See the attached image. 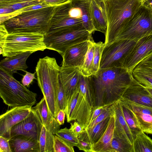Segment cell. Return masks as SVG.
<instances>
[{
  "label": "cell",
  "mask_w": 152,
  "mask_h": 152,
  "mask_svg": "<svg viewBox=\"0 0 152 152\" xmlns=\"http://www.w3.org/2000/svg\"><path fill=\"white\" fill-rule=\"evenodd\" d=\"M79 92V85L72 95L66 98L65 111L67 121L68 123L72 121V115L76 104Z\"/></svg>",
  "instance_id": "obj_34"
},
{
  "label": "cell",
  "mask_w": 152,
  "mask_h": 152,
  "mask_svg": "<svg viewBox=\"0 0 152 152\" xmlns=\"http://www.w3.org/2000/svg\"><path fill=\"white\" fill-rule=\"evenodd\" d=\"M45 35L40 33L15 32L9 33L0 53L3 57H11L23 53H33L47 49Z\"/></svg>",
  "instance_id": "obj_6"
},
{
  "label": "cell",
  "mask_w": 152,
  "mask_h": 152,
  "mask_svg": "<svg viewBox=\"0 0 152 152\" xmlns=\"http://www.w3.org/2000/svg\"><path fill=\"white\" fill-rule=\"evenodd\" d=\"M100 2H102L104 0H98Z\"/></svg>",
  "instance_id": "obj_53"
},
{
  "label": "cell",
  "mask_w": 152,
  "mask_h": 152,
  "mask_svg": "<svg viewBox=\"0 0 152 152\" xmlns=\"http://www.w3.org/2000/svg\"><path fill=\"white\" fill-rule=\"evenodd\" d=\"M54 152H74L73 147L70 146L56 134L54 135Z\"/></svg>",
  "instance_id": "obj_38"
},
{
  "label": "cell",
  "mask_w": 152,
  "mask_h": 152,
  "mask_svg": "<svg viewBox=\"0 0 152 152\" xmlns=\"http://www.w3.org/2000/svg\"><path fill=\"white\" fill-rule=\"evenodd\" d=\"M71 0L55 7L46 34L75 28H84L82 18L71 17L69 10L72 7Z\"/></svg>",
  "instance_id": "obj_11"
},
{
  "label": "cell",
  "mask_w": 152,
  "mask_h": 152,
  "mask_svg": "<svg viewBox=\"0 0 152 152\" xmlns=\"http://www.w3.org/2000/svg\"><path fill=\"white\" fill-rule=\"evenodd\" d=\"M91 0H71L73 6L78 7L82 10V19L84 27L90 34L96 31L91 19L90 6Z\"/></svg>",
  "instance_id": "obj_28"
},
{
  "label": "cell",
  "mask_w": 152,
  "mask_h": 152,
  "mask_svg": "<svg viewBox=\"0 0 152 152\" xmlns=\"http://www.w3.org/2000/svg\"><path fill=\"white\" fill-rule=\"evenodd\" d=\"M88 40L74 45L68 48L62 56L63 66H72L80 69L88 49Z\"/></svg>",
  "instance_id": "obj_16"
},
{
  "label": "cell",
  "mask_w": 152,
  "mask_h": 152,
  "mask_svg": "<svg viewBox=\"0 0 152 152\" xmlns=\"http://www.w3.org/2000/svg\"><path fill=\"white\" fill-rule=\"evenodd\" d=\"M144 4L152 9V0H144Z\"/></svg>",
  "instance_id": "obj_51"
},
{
  "label": "cell",
  "mask_w": 152,
  "mask_h": 152,
  "mask_svg": "<svg viewBox=\"0 0 152 152\" xmlns=\"http://www.w3.org/2000/svg\"><path fill=\"white\" fill-rule=\"evenodd\" d=\"M151 55L152 35L143 37L136 42L122 61L121 67L131 73L138 64Z\"/></svg>",
  "instance_id": "obj_12"
},
{
  "label": "cell",
  "mask_w": 152,
  "mask_h": 152,
  "mask_svg": "<svg viewBox=\"0 0 152 152\" xmlns=\"http://www.w3.org/2000/svg\"><path fill=\"white\" fill-rule=\"evenodd\" d=\"M131 73L139 83L146 88H152V57H148L140 62Z\"/></svg>",
  "instance_id": "obj_19"
},
{
  "label": "cell",
  "mask_w": 152,
  "mask_h": 152,
  "mask_svg": "<svg viewBox=\"0 0 152 152\" xmlns=\"http://www.w3.org/2000/svg\"><path fill=\"white\" fill-rule=\"evenodd\" d=\"M115 112L114 136L132 144L134 139L124 116L120 99L112 104Z\"/></svg>",
  "instance_id": "obj_18"
},
{
  "label": "cell",
  "mask_w": 152,
  "mask_h": 152,
  "mask_svg": "<svg viewBox=\"0 0 152 152\" xmlns=\"http://www.w3.org/2000/svg\"><path fill=\"white\" fill-rule=\"evenodd\" d=\"M90 12L93 24L96 31L106 34L107 25L102 3L98 0H91Z\"/></svg>",
  "instance_id": "obj_25"
},
{
  "label": "cell",
  "mask_w": 152,
  "mask_h": 152,
  "mask_svg": "<svg viewBox=\"0 0 152 152\" xmlns=\"http://www.w3.org/2000/svg\"><path fill=\"white\" fill-rule=\"evenodd\" d=\"M45 3L55 5L58 6L68 1L69 0H43Z\"/></svg>",
  "instance_id": "obj_49"
},
{
  "label": "cell",
  "mask_w": 152,
  "mask_h": 152,
  "mask_svg": "<svg viewBox=\"0 0 152 152\" xmlns=\"http://www.w3.org/2000/svg\"><path fill=\"white\" fill-rule=\"evenodd\" d=\"M111 145L115 152H132V144L114 136Z\"/></svg>",
  "instance_id": "obj_37"
},
{
  "label": "cell",
  "mask_w": 152,
  "mask_h": 152,
  "mask_svg": "<svg viewBox=\"0 0 152 152\" xmlns=\"http://www.w3.org/2000/svg\"><path fill=\"white\" fill-rule=\"evenodd\" d=\"M136 42L128 39H116L105 45L101 57L99 69L113 67H122V61Z\"/></svg>",
  "instance_id": "obj_10"
},
{
  "label": "cell",
  "mask_w": 152,
  "mask_h": 152,
  "mask_svg": "<svg viewBox=\"0 0 152 152\" xmlns=\"http://www.w3.org/2000/svg\"><path fill=\"white\" fill-rule=\"evenodd\" d=\"M94 49L92 74L95 73L99 69L100 61L105 44L101 42H94Z\"/></svg>",
  "instance_id": "obj_36"
},
{
  "label": "cell",
  "mask_w": 152,
  "mask_h": 152,
  "mask_svg": "<svg viewBox=\"0 0 152 152\" xmlns=\"http://www.w3.org/2000/svg\"><path fill=\"white\" fill-rule=\"evenodd\" d=\"M43 126L38 113L32 108L27 118L12 127L10 138L18 135H23L39 141Z\"/></svg>",
  "instance_id": "obj_13"
},
{
  "label": "cell",
  "mask_w": 152,
  "mask_h": 152,
  "mask_svg": "<svg viewBox=\"0 0 152 152\" xmlns=\"http://www.w3.org/2000/svg\"><path fill=\"white\" fill-rule=\"evenodd\" d=\"M12 9L7 7H0V15L7 14L14 12Z\"/></svg>",
  "instance_id": "obj_50"
},
{
  "label": "cell",
  "mask_w": 152,
  "mask_h": 152,
  "mask_svg": "<svg viewBox=\"0 0 152 152\" xmlns=\"http://www.w3.org/2000/svg\"><path fill=\"white\" fill-rule=\"evenodd\" d=\"M24 72H26L21 80L22 84L24 86H28L33 82L34 79H36L35 75L36 73V72L32 73L28 72L26 70Z\"/></svg>",
  "instance_id": "obj_43"
},
{
  "label": "cell",
  "mask_w": 152,
  "mask_h": 152,
  "mask_svg": "<svg viewBox=\"0 0 152 152\" xmlns=\"http://www.w3.org/2000/svg\"><path fill=\"white\" fill-rule=\"evenodd\" d=\"M149 57H152V55H151V56H149Z\"/></svg>",
  "instance_id": "obj_54"
},
{
  "label": "cell",
  "mask_w": 152,
  "mask_h": 152,
  "mask_svg": "<svg viewBox=\"0 0 152 152\" xmlns=\"http://www.w3.org/2000/svg\"><path fill=\"white\" fill-rule=\"evenodd\" d=\"M9 143L12 152H40L39 141L28 136H14Z\"/></svg>",
  "instance_id": "obj_22"
},
{
  "label": "cell",
  "mask_w": 152,
  "mask_h": 152,
  "mask_svg": "<svg viewBox=\"0 0 152 152\" xmlns=\"http://www.w3.org/2000/svg\"><path fill=\"white\" fill-rule=\"evenodd\" d=\"M9 140L8 138L0 136V152H12Z\"/></svg>",
  "instance_id": "obj_42"
},
{
  "label": "cell",
  "mask_w": 152,
  "mask_h": 152,
  "mask_svg": "<svg viewBox=\"0 0 152 152\" xmlns=\"http://www.w3.org/2000/svg\"><path fill=\"white\" fill-rule=\"evenodd\" d=\"M57 6H58L49 4L44 2L42 3L26 7L20 10L15 11L12 12L7 14L0 15V24L4 23L11 18L24 12L45 7Z\"/></svg>",
  "instance_id": "obj_33"
},
{
  "label": "cell",
  "mask_w": 152,
  "mask_h": 152,
  "mask_svg": "<svg viewBox=\"0 0 152 152\" xmlns=\"http://www.w3.org/2000/svg\"><path fill=\"white\" fill-rule=\"evenodd\" d=\"M152 35V9L144 4L128 18L120 29L115 40L137 41Z\"/></svg>",
  "instance_id": "obj_7"
},
{
  "label": "cell",
  "mask_w": 152,
  "mask_h": 152,
  "mask_svg": "<svg viewBox=\"0 0 152 152\" xmlns=\"http://www.w3.org/2000/svg\"><path fill=\"white\" fill-rule=\"evenodd\" d=\"M56 98L57 104L59 110H63L65 111L66 96L60 82L57 93Z\"/></svg>",
  "instance_id": "obj_40"
},
{
  "label": "cell",
  "mask_w": 152,
  "mask_h": 152,
  "mask_svg": "<svg viewBox=\"0 0 152 152\" xmlns=\"http://www.w3.org/2000/svg\"><path fill=\"white\" fill-rule=\"evenodd\" d=\"M0 24V48H1L9 33L4 24Z\"/></svg>",
  "instance_id": "obj_46"
},
{
  "label": "cell",
  "mask_w": 152,
  "mask_h": 152,
  "mask_svg": "<svg viewBox=\"0 0 152 152\" xmlns=\"http://www.w3.org/2000/svg\"><path fill=\"white\" fill-rule=\"evenodd\" d=\"M44 2L43 0H0V7L10 8L15 11Z\"/></svg>",
  "instance_id": "obj_31"
},
{
  "label": "cell",
  "mask_w": 152,
  "mask_h": 152,
  "mask_svg": "<svg viewBox=\"0 0 152 152\" xmlns=\"http://www.w3.org/2000/svg\"><path fill=\"white\" fill-rule=\"evenodd\" d=\"M69 129L72 134L76 137L79 136L85 130L82 126L76 121L70 123Z\"/></svg>",
  "instance_id": "obj_41"
},
{
  "label": "cell",
  "mask_w": 152,
  "mask_h": 152,
  "mask_svg": "<svg viewBox=\"0 0 152 152\" xmlns=\"http://www.w3.org/2000/svg\"><path fill=\"white\" fill-rule=\"evenodd\" d=\"M32 107L26 106L12 107L0 116V136L10 139L14 126L27 118Z\"/></svg>",
  "instance_id": "obj_14"
},
{
  "label": "cell",
  "mask_w": 152,
  "mask_h": 152,
  "mask_svg": "<svg viewBox=\"0 0 152 152\" xmlns=\"http://www.w3.org/2000/svg\"><path fill=\"white\" fill-rule=\"evenodd\" d=\"M110 117L94 126L91 129L85 130L78 137L79 139L94 144L102 136L107 126Z\"/></svg>",
  "instance_id": "obj_26"
},
{
  "label": "cell",
  "mask_w": 152,
  "mask_h": 152,
  "mask_svg": "<svg viewBox=\"0 0 152 152\" xmlns=\"http://www.w3.org/2000/svg\"><path fill=\"white\" fill-rule=\"evenodd\" d=\"M93 91L90 78L81 73L79 92L72 120L76 121L85 129L89 124L95 108Z\"/></svg>",
  "instance_id": "obj_8"
},
{
  "label": "cell",
  "mask_w": 152,
  "mask_h": 152,
  "mask_svg": "<svg viewBox=\"0 0 152 152\" xmlns=\"http://www.w3.org/2000/svg\"><path fill=\"white\" fill-rule=\"evenodd\" d=\"M60 67L55 58L46 56L39 59L35 69L38 85L46 100L50 112L56 119L60 110L56 95L60 83Z\"/></svg>",
  "instance_id": "obj_2"
},
{
  "label": "cell",
  "mask_w": 152,
  "mask_h": 152,
  "mask_svg": "<svg viewBox=\"0 0 152 152\" xmlns=\"http://www.w3.org/2000/svg\"><path fill=\"white\" fill-rule=\"evenodd\" d=\"M149 92L152 95V88H146Z\"/></svg>",
  "instance_id": "obj_52"
},
{
  "label": "cell",
  "mask_w": 152,
  "mask_h": 152,
  "mask_svg": "<svg viewBox=\"0 0 152 152\" xmlns=\"http://www.w3.org/2000/svg\"><path fill=\"white\" fill-rule=\"evenodd\" d=\"M38 113L43 126L48 131L56 134L60 125L50 112L45 99L43 97L33 108Z\"/></svg>",
  "instance_id": "obj_24"
},
{
  "label": "cell",
  "mask_w": 152,
  "mask_h": 152,
  "mask_svg": "<svg viewBox=\"0 0 152 152\" xmlns=\"http://www.w3.org/2000/svg\"><path fill=\"white\" fill-rule=\"evenodd\" d=\"M65 115V112L63 110H60L57 113L56 120L60 125L64 124Z\"/></svg>",
  "instance_id": "obj_48"
},
{
  "label": "cell",
  "mask_w": 152,
  "mask_h": 152,
  "mask_svg": "<svg viewBox=\"0 0 152 152\" xmlns=\"http://www.w3.org/2000/svg\"><path fill=\"white\" fill-rule=\"evenodd\" d=\"M33 52L27 51L11 57H7L0 62V68L11 75L18 70L24 71L28 68L26 61Z\"/></svg>",
  "instance_id": "obj_21"
},
{
  "label": "cell",
  "mask_w": 152,
  "mask_h": 152,
  "mask_svg": "<svg viewBox=\"0 0 152 152\" xmlns=\"http://www.w3.org/2000/svg\"><path fill=\"white\" fill-rule=\"evenodd\" d=\"M77 147L80 150L86 152H93L92 144L90 142L79 139L78 144Z\"/></svg>",
  "instance_id": "obj_44"
},
{
  "label": "cell",
  "mask_w": 152,
  "mask_h": 152,
  "mask_svg": "<svg viewBox=\"0 0 152 152\" xmlns=\"http://www.w3.org/2000/svg\"><path fill=\"white\" fill-rule=\"evenodd\" d=\"M81 74L80 68L72 66L60 67L59 78L66 99L73 93L79 85Z\"/></svg>",
  "instance_id": "obj_17"
},
{
  "label": "cell",
  "mask_w": 152,
  "mask_h": 152,
  "mask_svg": "<svg viewBox=\"0 0 152 152\" xmlns=\"http://www.w3.org/2000/svg\"><path fill=\"white\" fill-rule=\"evenodd\" d=\"M94 42L92 38L88 40V50L83 65L80 69L81 74L85 76H88L92 74L94 49Z\"/></svg>",
  "instance_id": "obj_32"
},
{
  "label": "cell",
  "mask_w": 152,
  "mask_h": 152,
  "mask_svg": "<svg viewBox=\"0 0 152 152\" xmlns=\"http://www.w3.org/2000/svg\"><path fill=\"white\" fill-rule=\"evenodd\" d=\"M102 3L107 28L105 45L115 40L121 28L126 20L144 4V0H104Z\"/></svg>",
  "instance_id": "obj_3"
},
{
  "label": "cell",
  "mask_w": 152,
  "mask_h": 152,
  "mask_svg": "<svg viewBox=\"0 0 152 152\" xmlns=\"http://www.w3.org/2000/svg\"><path fill=\"white\" fill-rule=\"evenodd\" d=\"M69 14L71 17L74 18H81L82 15L80 8L72 5L69 10Z\"/></svg>",
  "instance_id": "obj_45"
},
{
  "label": "cell",
  "mask_w": 152,
  "mask_h": 152,
  "mask_svg": "<svg viewBox=\"0 0 152 152\" xmlns=\"http://www.w3.org/2000/svg\"><path fill=\"white\" fill-rule=\"evenodd\" d=\"M107 106H99L95 107L92 114L89 124L93 120L95 119L107 107Z\"/></svg>",
  "instance_id": "obj_47"
},
{
  "label": "cell",
  "mask_w": 152,
  "mask_h": 152,
  "mask_svg": "<svg viewBox=\"0 0 152 152\" xmlns=\"http://www.w3.org/2000/svg\"><path fill=\"white\" fill-rule=\"evenodd\" d=\"M92 34L84 28L71 29L45 35L47 49L62 56L66 50L76 44L90 40Z\"/></svg>",
  "instance_id": "obj_9"
},
{
  "label": "cell",
  "mask_w": 152,
  "mask_h": 152,
  "mask_svg": "<svg viewBox=\"0 0 152 152\" xmlns=\"http://www.w3.org/2000/svg\"><path fill=\"white\" fill-rule=\"evenodd\" d=\"M132 152H152V139L142 131L138 133L132 144Z\"/></svg>",
  "instance_id": "obj_29"
},
{
  "label": "cell",
  "mask_w": 152,
  "mask_h": 152,
  "mask_svg": "<svg viewBox=\"0 0 152 152\" xmlns=\"http://www.w3.org/2000/svg\"><path fill=\"white\" fill-rule=\"evenodd\" d=\"M114 113L115 112L112 104L108 105L102 113L89 124L85 130H87L91 129L97 124L113 115Z\"/></svg>",
  "instance_id": "obj_39"
},
{
  "label": "cell",
  "mask_w": 152,
  "mask_h": 152,
  "mask_svg": "<svg viewBox=\"0 0 152 152\" xmlns=\"http://www.w3.org/2000/svg\"><path fill=\"white\" fill-rule=\"evenodd\" d=\"M55 7L27 12L4 22L8 33L15 32L40 33L45 35Z\"/></svg>",
  "instance_id": "obj_4"
},
{
  "label": "cell",
  "mask_w": 152,
  "mask_h": 152,
  "mask_svg": "<svg viewBox=\"0 0 152 152\" xmlns=\"http://www.w3.org/2000/svg\"><path fill=\"white\" fill-rule=\"evenodd\" d=\"M120 100L121 104L124 117L134 140L136 135L142 130L135 115L128 102L122 97Z\"/></svg>",
  "instance_id": "obj_27"
},
{
  "label": "cell",
  "mask_w": 152,
  "mask_h": 152,
  "mask_svg": "<svg viewBox=\"0 0 152 152\" xmlns=\"http://www.w3.org/2000/svg\"><path fill=\"white\" fill-rule=\"evenodd\" d=\"M54 135L43 126L39 140L40 152H54Z\"/></svg>",
  "instance_id": "obj_30"
},
{
  "label": "cell",
  "mask_w": 152,
  "mask_h": 152,
  "mask_svg": "<svg viewBox=\"0 0 152 152\" xmlns=\"http://www.w3.org/2000/svg\"><path fill=\"white\" fill-rule=\"evenodd\" d=\"M127 101L135 115L142 131L152 134V108Z\"/></svg>",
  "instance_id": "obj_20"
},
{
  "label": "cell",
  "mask_w": 152,
  "mask_h": 152,
  "mask_svg": "<svg viewBox=\"0 0 152 152\" xmlns=\"http://www.w3.org/2000/svg\"><path fill=\"white\" fill-rule=\"evenodd\" d=\"M56 134L73 147H77L78 144V138L76 137L72 133L69 129L66 127L59 129Z\"/></svg>",
  "instance_id": "obj_35"
},
{
  "label": "cell",
  "mask_w": 152,
  "mask_h": 152,
  "mask_svg": "<svg viewBox=\"0 0 152 152\" xmlns=\"http://www.w3.org/2000/svg\"><path fill=\"white\" fill-rule=\"evenodd\" d=\"M122 98L127 101L152 108V95L145 87L133 77Z\"/></svg>",
  "instance_id": "obj_15"
},
{
  "label": "cell",
  "mask_w": 152,
  "mask_h": 152,
  "mask_svg": "<svg viewBox=\"0 0 152 152\" xmlns=\"http://www.w3.org/2000/svg\"><path fill=\"white\" fill-rule=\"evenodd\" d=\"M89 77L95 107L111 105L120 99L133 78L125 68L115 67L99 69Z\"/></svg>",
  "instance_id": "obj_1"
},
{
  "label": "cell",
  "mask_w": 152,
  "mask_h": 152,
  "mask_svg": "<svg viewBox=\"0 0 152 152\" xmlns=\"http://www.w3.org/2000/svg\"><path fill=\"white\" fill-rule=\"evenodd\" d=\"M114 114L110 117L106 129L100 139L92 144L93 152H115L111 145L115 128Z\"/></svg>",
  "instance_id": "obj_23"
},
{
  "label": "cell",
  "mask_w": 152,
  "mask_h": 152,
  "mask_svg": "<svg viewBox=\"0 0 152 152\" xmlns=\"http://www.w3.org/2000/svg\"><path fill=\"white\" fill-rule=\"evenodd\" d=\"M37 95L0 68V96L6 104L12 107H32L36 103Z\"/></svg>",
  "instance_id": "obj_5"
}]
</instances>
